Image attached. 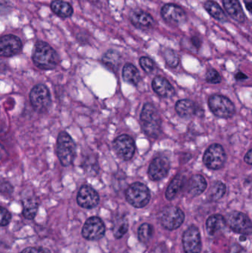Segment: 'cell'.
<instances>
[{"instance_id":"1","label":"cell","mask_w":252,"mask_h":253,"mask_svg":"<svg viewBox=\"0 0 252 253\" xmlns=\"http://www.w3.org/2000/svg\"><path fill=\"white\" fill-rule=\"evenodd\" d=\"M33 62L40 69H54L59 58L56 50L47 43L39 41L36 43L32 56Z\"/></svg>"},{"instance_id":"2","label":"cell","mask_w":252,"mask_h":253,"mask_svg":"<svg viewBox=\"0 0 252 253\" xmlns=\"http://www.w3.org/2000/svg\"><path fill=\"white\" fill-rule=\"evenodd\" d=\"M144 132L150 138H156L161 133V120L156 108L152 104L144 105L140 117Z\"/></svg>"},{"instance_id":"3","label":"cell","mask_w":252,"mask_h":253,"mask_svg":"<svg viewBox=\"0 0 252 253\" xmlns=\"http://www.w3.org/2000/svg\"><path fill=\"white\" fill-rule=\"evenodd\" d=\"M75 142L71 135L65 131L59 133L56 146V153L58 159L62 166L68 167L73 162L75 157Z\"/></svg>"},{"instance_id":"4","label":"cell","mask_w":252,"mask_h":253,"mask_svg":"<svg viewBox=\"0 0 252 253\" xmlns=\"http://www.w3.org/2000/svg\"><path fill=\"white\" fill-rule=\"evenodd\" d=\"M150 199V191L143 183H133L129 186L126 191L127 202L136 208H142L146 206L149 204Z\"/></svg>"},{"instance_id":"5","label":"cell","mask_w":252,"mask_h":253,"mask_svg":"<svg viewBox=\"0 0 252 253\" xmlns=\"http://www.w3.org/2000/svg\"><path fill=\"white\" fill-rule=\"evenodd\" d=\"M161 225L167 230H175L183 224L185 214L180 208L175 206H167L160 214Z\"/></svg>"},{"instance_id":"6","label":"cell","mask_w":252,"mask_h":253,"mask_svg":"<svg viewBox=\"0 0 252 253\" xmlns=\"http://www.w3.org/2000/svg\"><path fill=\"white\" fill-rule=\"evenodd\" d=\"M209 107L214 115L220 118H230L235 113L233 102L221 95L212 96L209 99Z\"/></svg>"},{"instance_id":"7","label":"cell","mask_w":252,"mask_h":253,"mask_svg":"<svg viewBox=\"0 0 252 253\" xmlns=\"http://www.w3.org/2000/svg\"><path fill=\"white\" fill-rule=\"evenodd\" d=\"M30 101L33 108L37 112H45L51 105L50 91L44 84H36L30 93Z\"/></svg>"},{"instance_id":"8","label":"cell","mask_w":252,"mask_h":253,"mask_svg":"<svg viewBox=\"0 0 252 253\" xmlns=\"http://www.w3.org/2000/svg\"><path fill=\"white\" fill-rule=\"evenodd\" d=\"M226 224L229 226L231 230L235 233L242 235L252 234V221L248 215L244 212H230L225 217Z\"/></svg>"},{"instance_id":"9","label":"cell","mask_w":252,"mask_h":253,"mask_svg":"<svg viewBox=\"0 0 252 253\" xmlns=\"http://www.w3.org/2000/svg\"><path fill=\"white\" fill-rule=\"evenodd\" d=\"M226 160V154L224 149L220 144H214L210 146L204 155L203 161L209 169H220L224 166Z\"/></svg>"},{"instance_id":"10","label":"cell","mask_w":252,"mask_h":253,"mask_svg":"<svg viewBox=\"0 0 252 253\" xmlns=\"http://www.w3.org/2000/svg\"><path fill=\"white\" fill-rule=\"evenodd\" d=\"M105 226L99 217L93 216L87 220L83 226L81 235L87 241H98L104 237Z\"/></svg>"},{"instance_id":"11","label":"cell","mask_w":252,"mask_h":253,"mask_svg":"<svg viewBox=\"0 0 252 253\" xmlns=\"http://www.w3.org/2000/svg\"><path fill=\"white\" fill-rule=\"evenodd\" d=\"M182 244L185 253H201L202 242L199 229L196 226H190L183 233Z\"/></svg>"},{"instance_id":"12","label":"cell","mask_w":252,"mask_h":253,"mask_svg":"<svg viewBox=\"0 0 252 253\" xmlns=\"http://www.w3.org/2000/svg\"><path fill=\"white\" fill-rule=\"evenodd\" d=\"M113 148L120 159L129 161L134 156L136 144L132 137L124 134L115 138L113 142Z\"/></svg>"},{"instance_id":"13","label":"cell","mask_w":252,"mask_h":253,"mask_svg":"<svg viewBox=\"0 0 252 253\" xmlns=\"http://www.w3.org/2000/svg\"><path fill=\"white\" fill-rule=\"evenodd\" d=\"M161 14L165 22L173 25H181L187 19L184 10L173 3L164 4L161 8Z\"/></svg>"},{"instance_id":"14","label":"cell","mask_w":252,"mask_h":253,"mask_svg":"<svg viewBox=\"0 0 252 253\" xmlns=\"http://www.w3.org/2000/svg\"><path fill=\"white\" fill-rule=\"evenodd\" d=\"M22 47V41L16 36L8 34L0 37V56H15L20 52Z\"/></svg>"},{"instance_id":"15","label":"cell","mask_w":252,"mask_h":253,"mask_svg":"<svg viewBox=\"0 0 252 253\" xmlns=\"http://www.w3.org/2000/svg\"><path fill=\"white\" fill-rule=\"evenodd\" d=\"M77 203L84 209H93L99 205V194L90 186H82L77 195Z\"/></svg>"},{"instance_id":"16","label":"cell","mask_w":252,"mask_h":253,"mask_svg":"<svg viewBox=\"0 0 252 253\" xmlns=\"http://www.w3.org/2000/svg\"><path fill=\"white\" fill-rule=\"evenodd\" d=\"M170 169V161L164 156H159L153 159L149 165V178L153 181H160L167 176Z\"/></svg>"},{"instance_id":"17","label":"cell","mask_w":252,"mask_h":253,"mask_svg":"<svg viewBox=\"0 0 252 253\" xmlns=\"http://www.w3.org/2000/svg\"><path fill=\"white\" fill-rule=\"evenodd\" d=\"M130 19L133 25L139 28H151L155 25V19L147 12L142 9H135L130 13Z\"/></svg>"},{"instance_id":"18","label":"cell","mask_w":252,"mask_h":253,"mask_svg":"<svg viewBox=\"0 0 252 253\" xmlns=\"http://www.w3.org/2000/svg\"><path fill=\"white\" fill-rule=\"evenodd\" d=\"M176 111L182 118L189 119L195 115L200 114V111L198 105L189 100V99H182L178 101L176 105Z\"/></svg>"},{"instance_id":"19","label":"cell","mask_w":252,"mask_h":253,"mask_svg":"<svg viewBox=\"0 0 252 253\" xmlns=\"http://www.w3.org/2000/svg\"><path fill=\"white\" fill-rule=\"evenodd\" d=\"M152 87L154 91L163 98L173 97L176 93V90L170 82L162 77H155L152 81Z\"/></svg>"},{"instance_id":"20","label":"cell","mask_w":252,"mask_h":253,"mask_svg":"<svg viewBox=\"0 0 252 253\" xmlns=\"http://www.w3.org/2000/svg\"><path fill=\"white\" fill-rule=\"evenodd\" d=\"M223 4L225 10L232 19L239 23L245 22V13L239 0H223Z\"/></svg>"},{"instance_id":"21","label":"cell","mask_w":252,"mask_h":253,"mask_svg":"<svg viewBox=\"0 0 252 253\" xmlns=\"http://www.w3.org/2000/svg\"><path fill=\"white\" fill-rule=\"evenodd\" d=\"M207 187V181L203 175H194L189 178L186 190L188 194L192 197H196L202 194L205 191Z\"/></svg>"},{"instance_id":"22","label":"cell","mask_w":252,"mask_h":253,"mask_svg":"<svg viewBox=\"0 0 252 253\" xmlns=\"http://www.w3.org/2000/svg\"><path fill=\"white\" fill-rule=\"evenodd\" d=\"M226 221L223 215L215 214L209 217L206 222V228L210 236H213L226 227Z\"/></svg>"},{"instance_id":"23","label":"cell","mask_w":252,"mask_h":253,"mask_svg":"<svg viewBox=\"0 0 252 253\" xmlns=\"http://www.w3.org/2000/svg\"><path fill=\"white\" fill-rule=\"evenodd\" d=\"M204 7L207 10L209 13L213 16L214 19H217L219 22H228L227 15L225 13L224 10L222 7L213 0H208L204 4Z\"/></svg>"},{"instance_id":"24","label":"cell","mask_w":252,"mask_h":253,"mask_svg":"<svg viewBox=\"0 0 252 253\" xmlns=\"http://www.w3.org/2000/svg\"><path fill=\"white\" fill-rule=\"evenodd\" d=\"M53 13L62 18L71 17L73 13V9L71 4L62 0H54L50 4Z\"/></svg>"},{"instance_id":"25","label":"cell","mask_w":252,"mask_h":253,"mask_svg":"<svg viewBox=\"0 0 252 253\" xmlns=\"http://www.w3.org/2000/svg\"><path fill=\"white\" fill-rule=\"evenodd\" d=\"M123 80L126 83H130L133 85H138L141 80V76L139 70L132 64H126L123 68Z\"/></svg>"},{"instance_id":"26","label":"cell","mask_w":252,"mask_h":253,"mask_svg":"<svg viewBox=\"0 0 252 253\" xmlns=\"http://www.w3.org/2000/svg\"><path fill=\"white\" fill-rule=\"evenodd\" d=\"M23 210L22 215L28 220H33L36 215L38 204L35 198H28L22 202Z\"/></svg>"},{"instance_id":"27","label":"cell","mask_w":252,"mask_h":253,"mask_svg":"<svg viewBox=\"0 0 252 253\" xmlns=\"http://www.w3.org/2000/svg\"><path fill=\"white\" fill-rule=\"evenodd\" d=\"M102 62L109 69L117 71L121 64V56L115 50H109L104 55Z\"/></svg>"},{"instance_id":"28","label":"cell","mask_w":252,"mask_h":253,"mask_svg":"<svg viewBox=\"0 0 252 253\" xmlns=\"http://www.w3.org/2000/svg\"><path fill=\"white\" fill-rule=\"evenodd\" d=\"M183 183V176L178 175L173 178V181L169 184L166 191V198L167 200L172 201L176 197L179 192L180 191Z\"/></svg>"},{"instance_id":"29","label":"cell","mask_w":252,"mask_h":253,"mask_svg":"<svg viewBox=\"0 0 252 253\" xmlns=\"http://www.w3.org/2000/svg\"><path fill=\"white\" fill-rule=\"evenodd\" d=\"M226 187L221 181H216L209 191V198L213 202L220 200L226 194Z\"/></svg>"},{"instance_id":"30","label":"cell","mask_w":252,"mask_h":253,"mask_svg":"<svg viewBox=\"0 0 252 253\" xmlns=\"http://www.w3.org/2000/svg\"><path fill=\"white\" fill-rule=\"evenodd\" d=\"M153 235V227L149 224H142L139 228L138 236L139 239L142 243L147 244Z\"/></svg>"},{"instance_id":"31","label":"cell","mask_w":252,"mask_h":253,"mask_svg":"<svg viewBox=\"0 0 252 253\" xmlns=\"http://www.w3.org/2000/svg\"><path fill=\"white\" fill-rule=\"evenodd\" d=\"M128 221L125 218H121L115 221L113 225V234L115 239L122 238L128 231Z\"/></svg>"},{"instance_id":"32","label":"cell","mask_w":252,"mask_h":253,"mask_svg":"<svg viewBox=\"0 0 252 253\" xmlns=\"http://www.w3.org/2000/svg\"><path fill=\"white\" fill-rule=\"evenodd\" d=\"M164 57L167 65L171 68H176L180 62L179 55L172 49H167L164 50Z\"/></svg>"},{"instance_id":"33","label":"cell","mask_w":252,"mask_h":253,"mask_svg":"<svg viewBox=\"0 0 252 253\" xmlns=\"http://www.w3.org/2000/svg\"><path fill=\"white\" fill-rule=\"evenodd\" d=\"M139 64L144 71L147 73V74H151L152 71L155 69V63L152 59H149V57L146 56H142L139 59Z\"/></svg>"},{"instance_id":"34","label":"cell","mask_w":252,"mask_h":253,"mask_svg":"<svg viewBox=\"0 0 252 253\" xmlns=\"http://www.w3.org/2000/svg\"><path fill=\"white\" fill-rule=\"evenodd\" d=\"M206 80L211 84H219L221 83L222 78L216 70L210 69L206 74Z\"/></svg>"},{"instance_id":"35","label":"cell","mask_w":252,"mask_h":253,"mask_svg":"<svg viewBox=\"0 0 252 253\" xmlns=\"http://www.w3.org/2000/svg\"><path fill=\"white\" fill-rule=\"evenodd\" d=\"M11 214L3 207L0 206V227H5L11 221Z\"/></svg>"},{"instance_id":"36","label":"cell","mask_w":252,"mask_h":253,"mask_svg":"<svg viewBox=\"0 0 252 253\" xmlns=\"http://www.w3.org/2000/svg\"><path fill=\"white\" fill-rule=\"evenodd\" d=\"M20 253H51L50 250L42 247H34V248H28L23 250Z\"/></svg>"},{"instance_id":"37","label":"cell","mask_w":252,"mask_h":253,"mask_svg":"<svg viewBox=\"0 0 252 253\" xmlns=\"http://www.w3.org/2000/svg\"><path fill=\"white\" fill-rule=\"evenodd\" d=\"M252 150H249L248 153H247V155H246L245 158H244V161H245V162H247V164H249V165H252Z\"/></svg>"},{"instance_id":"38","label":"cell","mask_w":252,"mask_h":253,"mask_svg":"<svg viewBox=\"0 0 252 253\" xmlns=\"http://www.w3.org/2000/svg\"><path fill=\"white\" fill-rule=\"evenodd\" d=\"M235 77H236V80H238V81H243V80H247V79H248V77L242 72L238 73V74H236V76H235Z\"/></svg>"},{"instance_id":"39","label":"cell","mask_w":252,"mask_h":253,"mask_svg":"<svg viewBox=\"0 0 252 253\" xmlns=\"http://www.w3.org/2000/svg\"><path fill=\"white\" fill-rule=\"evenodd\" d=\"M192 42L193 44V45L195 46L197 48H200L201 47V41H200L199 39L197 38V37H193L192 39Z\"/></svg>"},{"instance_id":"40","label":"cell","mask_w":252,"mask_h":253,"mask_svg":"<svg viewBox=\"0 0 252 253\" xmlns=\"http://www.w3.org/2000/svg\"><path fill=\"white\" fill-rule=\"evenodd\" d=\"M246 7L250 13L252 12V0H244Z\"/></svg>"}]
</instances>
